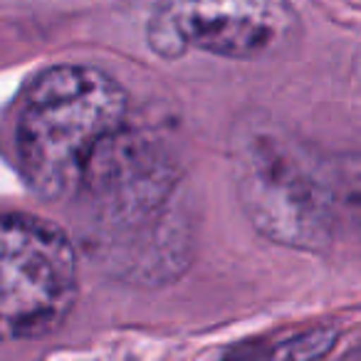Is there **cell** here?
I'll return each mask as SVG.
<instances>
[{
    "mask_svg": "<svg viewBox=\"0 0 361 361\" xmlns=\"http://www.w3.org/2000/svg\"><path fill=\"white\" fill-rule=\"evenodd\" d=\"M178 183V166L154 136L129 131L109 134L92 154L80 191L106 226L144 228L171 201Z\"/></svg>",
    "mask_w": 361,
    "mask_h": 361,
    "instance_id": "obj_5",
    "label": "cell"
},
{
    "mask_svg": "<svg viewBox=\"0 0 361 361\" xmlns=\"http://www.w3.org/2000/svg\"><path fill=\"white\" fill-rule=\"evenodd\" d=\"M126 92L97 67L57 65L23 92L16 119V151L27 186L42 198L80 191L94 149L124 126Z\"/></svg>",
    "mask_w": 361,
    "mask_h": 361,
    "instance_id": "obj_1",
    "label": "cell"
},
{
    "mask_svg": "<svg viewBox=\"0 0 361 361\" xmlns=\"http://www.w3.org/2000/svg\"><path fill=\"white\" fill-rule=\"evenodd\" d=\"M233 161L243 211L262 235L310 252L334 245L326 161L272 129L243 134Z\"/></svg>",
    "mask_w": 361,
    "mask_h": 361,
    "instance_id": "obj_2",
    "label": "cell"
},
{
    "mask_svg": "<svg viewBox=\"0 0 361 361\" xmlns=\"http://www.w3.org/2000/svg\"><path fill=\"white\" fill-rule=\"evenodd\" d=\"M339 331L334 326H314L272 346L265 361H322L336 346Z\"/></svg>",
    "mask_w": 361,
    "mask_h": 361,
    "instance_id": "obj_6",
    "label": "cell"
},
{
    "mask_svg": "<svg viewBox=\"0 0 361 361\" xmlns=\"http://www.w3.org/2000/svg\"><path fill=\"white\" fill-rule=\"evenodd\" d=\"M290 0H161L149 20V45L164 60L203 50L228 60H265L295 40Z\"/></svg>",
    "mask_w": 361,
    "mask_h": 361,
    "instance_id": "obj_4",
    "label": "cell"
},
{
    "mask_svg": "<svg viewBox=\"0 0 361 361\" xmlns=\"http://www.w3.org/2000/svg\"><path fill=\"white\" fill-rule=\"evenodd\" d=\"M70 238L27 213H0V341L40 339L62 326L77 302Z\"/></svg>",
    "mask_w": 361,
    "mask_h": 361,
    "instance_id": "obj_3",
    "label": "cell"
}]
</instances>
